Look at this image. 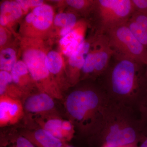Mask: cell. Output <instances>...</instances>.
I'll list each match as a JSON object with an SVG mask.
<instances>
[{"label":"cell","instance_id":"ffe728a7","mask_svg":"<svg viewBox=\"0 0 147 147\" xmlns=\"http://www.w3.org/2000/svg\"><path fill=\"white\" fill-rule=\"evenodd\" d=\"M16 63V52L11 48H7L0 54V69L1 70L11 71Z\"/></svg>","mask_w":147,"mask_h":147},{"label":"cell","instance_id":"5b68a950","mask_svg":"<svg viewBox=\"0 0 147 147\" xmlns=\"http://www.w3.org/2000/svg\"><path fill=\"white\" fill-rule=\"evenodd\" d=\"M93 47L85 59L80 82L97 81L108 68L115 54L105 34L95 36Z\"/></svg>","mask_w":147,"mask_h":147},{"label":"cell","instance_id":"7c38bea8","mask_svg":"<svg viewBox=\"0 0 147 147\" xmlns=\"http://www.w3.org/2000/svg\"><path fill=\"white\" fill-rule=\"evenodd\" d=\"M90 47L89 42L84 41L77 52L69 59V63L73 69L70 76V82L73 85H76L80 82L82 69Z\"/></svg>","mask_w":147,"mask_h":147},{"label":"cell","instance_id":"277c9868","mask_svg":"<svg viewBox=\"0 0 147 147\" xmlns=\"http://www.w3.org/2000/svg\"><path fill=\"white\" fill-rule=\"evenodd\" d=\"M134 12L131 0H96L92 11L95 35H105L110 30L127 24Z\"/></svg>","mask_w":147,"mask_h":147},{"label":"cell","instance_id":"484cf974","mask_svg":"<svg viewBox=\"0 0 147 147\" xmlns=\"http://www.w3.org/2000/svg\"><path fill=\"white\" fill-rule=\"evenodd\" d=\"M7 38V37L5 30L1 27L0 28V45L1 46L3 45L5 43Z\"/></svg>","mask_w":147,"mask_h":147},{"label":"cell","instance_id":"d4e9b609","mask_svg":"<svg viewBox=\"0 0 147 147\" xmlns=\"http://www.w3.org/2000/svg\"><path fill=\"white\" fill-rule=\"evenodd\" d=\"M134 11L147 15V0H131Z\"/></svg>","mask_w":147,"mask_h":147},{"label":"cell","instance_id":"5bb4252c","mask_svg":"<svg viewBox=\"0 0 147 147\" xmlns=\"http://www.w3.org/2000/svg\"><path fill=\"white\" fill-rule=\"evenodd\" d=\"M32 12L33 19L32 23L36 28L44 30L51 26L54 17V11L50 6L43 4L36 7Z\"/></svg>","mask_w":147,"mask_h":147},{"label":"cell","instance_id":"cb8c5ba5","mask_svg":"<svg viewBox=\"0 0 147 147\" xmlns=\"http://www.w3.org/2000/svg\"><path fill=\"white\" fill-rule=\"evenodd\" d=\"M16 1L20 6L22 10L26 11L29 7L39 6L43 4V1L40 0H17Z\"/></svg>","mask_w":147,"mask_h":147},{"label":"cell","instance_id":"4dcf8cb0","mask_svg":"<svg viewBox=\"0 0 147 147\" xmlns=\"http://www.w3.org/2000/svg\"><path fill=\"white\" fill-rule=\"evenodd\" d=\"M145 75L147 82V64L146 65V68H145Z\"/></svg>","mask_w":147,"mask_h":147},{"label":"cell","instance_id":"6da1fadb","mask_svg":"<svg viewBox=\"0 0 147 147\" xmlns=\"http://www.w3.org/2000/svg\"><path fill=\"white\" fill-rule=\"evenodd\" d=\"M146 65L115 53L104 74L97 80L110 102L137 109L147 88Z\"/></svg>","mask_w":147,"mask_h":147},{"label":"cell","instance_id":"8fae6325","mask_svg":"<svg viewBox=\"0 0 147 147\" xmlns=\"http://www.w3.org/2000/svg\"><path fill=\"white\" fill-rule=\"evenodd\" d=\"M36 147H64L66 143L40 127L21 133Z\"/></svg>","mask_w":147,"mask_h":147},{"label":"cell","instance_id":"9c48e42d","mask_svg":"<svg viewBox=\"0 0 147 147\" xmlns=\"http://www.w3.org/2000/svg\"><path fill=\"white\" fill-rule=\"evenodd\" d=\"M25 115L23 101L21 99L0 95V126L18 123Z\"/></svg>","mask_w":147,"mask_h":147},{"label":"cell","instance_id":"1f68e13d","mask_svg":"<svg viewBox=\"0 0 147 147\" xmlns=\"http://www.w3.org/2000/svg\"><path fill=\"white\" fill-rule=\"evenodd\" d=\"M64 147H74L73 146H71V145H70L69 144H67V143H66Z\"/></svg>","mask_w":147,"mask_h":147},{"label":"cell","instance_id":"7402d4cb","mask_svg":"<svg viewBox=\"0 0 147 147\" xmlns=\"http://www.w3.org/2000/svg\"><path fill=\"white\" fill-rule=\"evenodd\" d=\"M137 108L144 127L146 136H147V88L139 99Z\"/></svg>","mask_w":147,"mask_h":147},{"label":"cell","instance_id":"f1b7e54d","mask_svg":"<svg viewBox=\"0 0 147 147\" xmlns=\"http://www.w3.org/2000/svg\"><path fill=\"white\" fill-rule=\"evenodd\" d=\"M138 147H147V136L142 142L140 143Z\"/></svg>","mask_w":147,"mask_h":147},{"label":"cell","instance_id":"4316f807","mask_svg":"<svg viewBox=\"0 0 147 147\" xmlns=\"http://www.w3.org/2000/svg\"><path fill=\"white\" fill-rule=\"evenodd\" d=\"M72 29L69 28H62L61 30L60 35L62 36L63 37L69 33L71 31Z\"/></svg>","mask_w":147,"mask_h":147},{"label":"cell","instance_id":"52a82bcc","mask_svg":"<svg viewBox=\"0 0 147 147\" xmlns=\"http://www.w3.org/2000/svg\"><path fill=\"white\" fill-rule=\"evenodd\" d=\"M46 55L41 50L30 49L24 52L23 59L31 77L38 83L41 92L50 95L54 98L61 99V94L50 79V73L46 65Z\"/></svg>","mask_w":147,"mask_h":147},{"label":"cell","instance_id":"30bf717a","mask_svg":"<svg viewBox=\"0 0 147 147\" xmlns=\"http://www.w3.org/2000/svg\"><path fill=\"white\" fill-rule=\"evenodd\" d=\"M25 112L40 117L55 115V103L54 98L46 93L32 94L23 101Z\"/></svg>","mask_w":147,"mask_h":147},{"label":"cell","instance_id":"3957f363","mask_svg":"<svg viewBox=\"0 0 147 147\" xmlns=\"http://www.w3.org/2000/svg\"><path fill=\"white\" fill-rule=\"evenodd\" d=\"M146 137L137 109L110 102L99 129L87 142L89 147H119L139 145Z\"/></svg>","mask_w":147,"mask_h":147},{"label":"cell","instance_id":"44dd1931","mask_svg":"<svg viewBox=\"0 0 147 147\" xmlns=\"http://www.w3.org/2000/svg\"><path fill=\"white\" fill-rule=\"evenodd\" d=\"M77 20V17L74 13H60L55 16L54 24L57 26L73 29L76 24Z\"/></svg>","mask_w":147,"mask_h":147},{"label":"cell","instance_id":"f546056e","mask_svg":"<svg viewBox=\"0 0 147 147\" xmlns=\"http://www.w3.org/2000/svg\"><path fill=\"white\" fill-rule=\"evenodd\" d=\"M138 145L133 144L128 145V146H124L119 147H138Z\"/></svg>","mask_w":147,"mask_h":147},{"label":"cell","instance_id":"9a60e30c","mask_svg":"<svg viewBox=\"0 0 147 147\" xmlns=\"http://www.w3.org/2000/svg\"><path fill=\"white\" fill-rule=\"evenodd\" d=\"M0 24L5 26L9 23L17 20L22 15V9L15 1H5L0 7Z\"/></svg>","mask_w":147,"mask_h":147},{"label":"cell","instance_id":"4fadbf2b","mask_svg":"<svg viewBox=\"0 0 147 147\" xmlns=\"http://www.w3.org/2000/svg\"><path fill=\"white\" fill-rule=\"evenodd\" d=\"M127 24L136 38L147 49V15L134 11Z\"/></svg>","mask_w":147,"mask_h":147},{"label":"cell","instance_id":"8992f818","mask_svg":"<svg viewBox=\"0 0 147 147\" xmlns=\"http://www.w3.org/2000/svg\"><path fill=\"white\" fill-rule=\"evenodd\" d=\"M105 35L115 53L146 65L147 49L136 38L127 24L112 29Z\"/></svg>","mask_w":147,"mask_h":147},{"label":"cell","instance_id":"ba28073f","mask_svg":"<svg viewBox=\"0 0 147 147\" xmlns=\"http://www.w3.org/2000/svg\"><path fill=\"white\" fill-rule=\"evenodd\" d=\"M36 120L40 127L65 143L70 142L76 134L75 127L69 120L63 119L55 115L40 117Z\"/></svg>","mask_w":147,"mask_h":147},{"label":"cell","instance_id":"2e32d148","mask_svg":"<svg viewBox=\"0 0 147 147\" xmlns=\"http://www.w3.org/2000/svg\"><path fill=\"white\" fill-rule=\"evenodd\" d=\"M84 42L83 35L75 30H72L60 40L63 53L69 57L77 52Z\"/></svg>","mask_w":147,"mask_h":147},{"label":"cell","instance_id":"83f0119b","mask_svg":"<svg viewBox=\"0 0 147 147\" xmlns=\"http://www.w3.org/2000/svg\"><path fill=\"white\" fill-rule=\"evenodd\" d=\"M33 19V14L32 12H30L26 17V21L29 24H30L32 22Z\"/></svg>","mask_w":147,"mask_h":147},{"label":"cell","instance_id":"ac0fdd59","mask_svg":"<svg viewBox=\"0 0 147 147\" xmlns=\"http://www.w3.org/2000/svg\"><path fill=\"white\" fill-rule=\"evenodd\" d=\"M1 147H36L28 138L21 134L8 135L2 139Z\"/></svg>","mask_w":147,"mask_h":147},{"label":"cell","instance_id":"e0dca14e","mask_svg":"<svg viewBox=\"0 0 147 147\" xmlns=\"http://www.w3.org/2000/svg\"><path fill=\"white\" fill-rule=\"evenodd\" d=\"M29 71L24 61H18L16 62L11 71L13 83L21 87L24 86L28 84V77Z\"/></svg>","mask_w":147,"mask_h":147},{"label":"cell","instance_id":"7a4b0ae2","mask_svg":"<svg viewBox=\"0 0 147 147\" xmlns=\"http://www.w3.org/2000/svg\"><path fill=\"white\" fill-rule=\"evenodd\" d=\"M86 81L69 93L64 106L76 134L87 141L99 129L110 102L98 81Z\"/></svg>","mask_w":147,"mask_h":147},{"label":"cell","instance_id":"d6986e66","mask_svg":"<svg viewBox=\"0 0 147 147\" xmlns=\"http://www.w3.org/2000/svg\"><path fill=\"white\" fill-rule=\"evenodd\" d=\"M46 63L50 73L53 75H57L60 73L62 68L63 61L59 53L52 51L46 55Z\"/></svg>","mask_w":147,"mask_h":147},{"label":"cell","instance_id":"603a6c76","mask_svg":"<svg viewBox=\"0 0 147 147\" xmlns=\"http://www.w3.org/2000/svg\"><path fill=\"white\" fill-rule=\"evenodd\" d=\"M11 74L8 71H0V95L4 94L6 88L9 83L13 82Z\"/></svg>","mask_w":147,"mask_h":147}]
</instances>
